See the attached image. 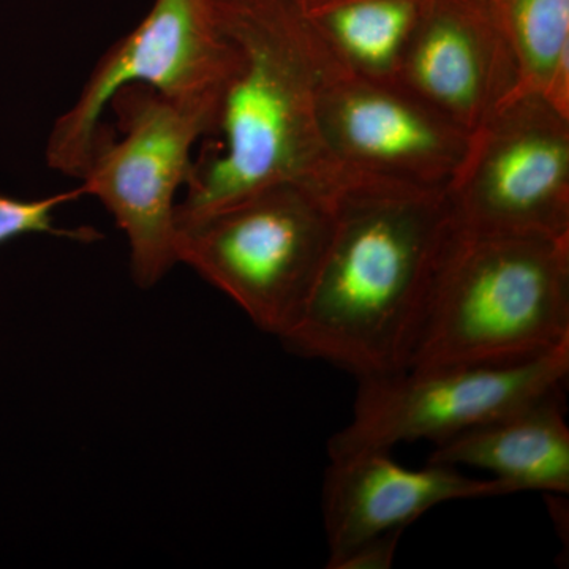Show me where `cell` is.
<instances>
[{"label": "cell", "instance_id": "1", "mask_svg": "<svg viewBox=\"0 0 569 569\" xmlns=\"http://www.w3.org/2000/svg\"><path fill=\"white\" fill-rule=\"evenodd\" d=\"M217 7L233 66L176 219L277 183H302L332 197L370 186L348 174L326 148L318 89L331 58L293 0H217Z\"/></svg>", "mask_w": 569, "mask_h": 569}, {"label": "cell", "instance_id": "2", "mask_svg": "<svg viewBox=\"0 0 569 569\" xmlns=\"http://www.w3.org/2000/svg\"><path fill=\"white\" fill-rule=\"evenodd\" d=\"M448 223L443 192L370 183L340 194L305 310L280 342L358 381L406 370Z\"/></svg>", "mask_w": 569, "mask_h": 569}, {"label": "cell", "instance_id": "3", "mask_svg": "<svg viewBox=\"0 0 569 569\" xmlns=\"http://www.w3.org/2000/svg\"><path fill=\"white\" fill-rule=\"evenodd\" d=\"M565 348L569 239L470 233L449 222L407 369L522 365Z\"/></svg>", "mask_w": 569, "mask_h": 569}, {"label": "cell", "instance_id": "4", "mask_svg": "<svg viewBox=\"0 0 569 569\" xmlns=\"http://www.w3.org/2000/svg\"><path fill=\"white\" fill-rule=\"evenodd\" d=\"M337 198L302 183H277L178 220V261L282 340L312 290Z\"/></svg>", "mask_w": 569, "mask_h": 569}, {"label": "cell", "instance_id": "5", "mask_svg": "<svg viewBox=\"0 0 569 569\" xmlns=\"http://www.w3.org/2000/svg\"><path fill=\"white\" fill-rule=\"evenodd\" d=\"M118 130H97L80 176L129 242L130 272L156 287L178 261V193L189 181L193 148L212 127L211 108L186 107L144 86L116 93Z\"/></svg>", "mask_w": 569, "mask_h": 569}, {"label": "cell", "instance_id": "6", "mask_svg": "<svg viewBox=\"0 0 569 569\" xmlns=\"http://www.w3.org/2000/svg\"><path fill=\"white\" fill-rule=\"evenodd\" d=\"M445 203L470 233L569 239V118L511 93L470 133Z\"/></svg>", "mask_w": 569, "mask_h": 569}, {"label": "cell", "instance_id": "7", "mask_svg": "<svg viewBox=\"0 0 569 569\" xmlns=\"http://www.w3.org/2000/svg\"><path fill=\"white\" fill-rule=\"evenodd\" d=\"M233 59L217 0H153L146 17L96 63L74 103L56 119L44 151L48 167L80 179L104 110L129 86L216 111Z\"/></svg>", "mask_w": 569, "mask_h": 569}, {"label": "cell", "instance_id": "8", "mask_svg": "<svg viewBox=\"0 0 569 569\" xmlns=\"http://www.w3.org/2000/svg\"><path fill=\"white\" fill-rule=\"evenodd\" d=\"M569 348L509 366L406 369L358 381L353 417L329 438V459L400 443L447 441L567 387Z\"/></svg>", "mask_w": 569, "mask_h": 569}, {"label": "cell", "instance_id": "9", "mask_svg": "<svg viewBox=\"0 0 569 569\" xmlns=\"http://www.w3.org/2000/svg\"><path fill=\"white\" fill-rule=\"evenodd\" d=\"M329 153L369 183L447 192L470 133L397 82L367 80L329 61L318 89Z\"/></svg>", "mask_w": 569, "mask_h": 569}, {"label": "cell", "instance_id": "10", "mask_svg": "<svg viewBox=\"0 0 569 569\" xmlns=\"http://www.w3.org/2000/svg\"><path fill=\"white\" fill-rule=\"evenodd\" d=\"M396 82L473 133L518 89L493 0H429Z\"/></svg>", "mask_w": 569, "mask_h": 569}, {"label": "cell", "instance_id": "11", "mask_svg": "<svg viewBox=\"0 0 569 569\" xmlns=\"http://www.w3.org/2000/svg\"><path fill=\"white\" fill-rule=\"evenodd\" d=\"M508 496L493 478L426 463L408 468L389 449H366L329 459L321 486V516L329 559L358 542L403 531L430 509L456 500Z\"/></svg>", "mask_w": 569, "mask_h": 569}, {"label": "cell", "instance_id": "12", "mask_svg": "<svg viewBox=\"0 0 569 569\" xmlns=\"http://www.w3.org/2000/svg\"><path fill=\"white\" fill-rule=\"evenodd\" d=\"M429 463L477 468L508 493L569 492V427L565 389L539 397L436 445Z\"/></svg>", "mask_w": 569, "mask_h": 569}, {"label": "cell", "instance_id": "13", "mask_svg": "<svg viewBox=\"0 0 569 569\" xmlns=\"http://www.w3.org/2000/svg\"><path fill=\"white\" fill-rule=\"evenodd\" d=\"M329 58L367 80L396 82L429 0H293Z\"/></svg>", "mask_w": 569, "mask_h": 569}, {"label": "cell", "instance_id": "14", "mask_svg": "<svg viewBox=\"0 0 569 569\" xmlns=\"http://www.w3.org/2000/svg\"><path fill=\"white\" fill-rule=\"evenodd\" d=\"M518 70L516 92L569 118V0H493Z\"/></svg>", "mask_w": 569, "mask_h": 569}, {"label": "cell", "instance_id": "15", "mask_svg": "<svg viewBox=\"0 0 569 569\" xmlns=\"http://www.w3.org/2000/svg\"><path fill=\"white\" fill-rule=\"evenodd\" d=\"M82 197L80 187L70 192L51 194L39 200H21L0 192V246L28 234H50L54 238L91 244L103 234L91 227H56L54 212Z\"/></svg>", "mask_w": 569, "mask_h": 569}, {"label": "cell", "instance_id": "16", "mask_svg": "<svg viewBox=\"0 0 569 569\" xmlns=\"http://www.w3.org/2000/svg\"><path fill=\"white\" fill-rule=\"evenodd\" d=\"M403 531H389L358 542L339 556L328 559L329 569H389L395 563Z\"/></svg>", "mask_w": 569, "mask_h": 569}]
</instances>
